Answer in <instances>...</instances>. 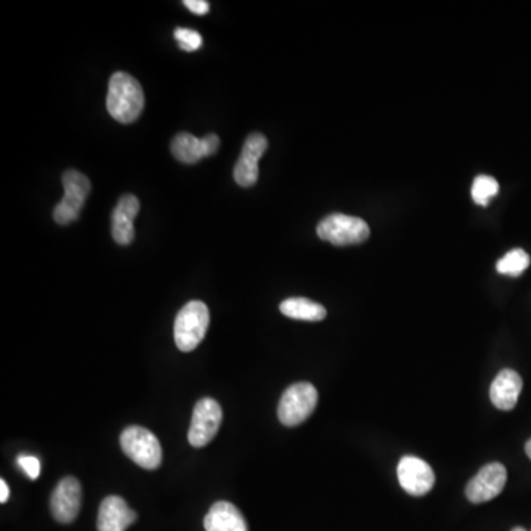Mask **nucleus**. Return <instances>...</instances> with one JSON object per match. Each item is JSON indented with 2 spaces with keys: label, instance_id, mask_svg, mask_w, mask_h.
<instances>
[{
  "label": "nucleus",
  "instance_id": "f03ea898",
  "mask_svg": "<svg viewBox=\"0 0 531 531\" xmlns=\"http://www.w3.org/2000/svg\"><path fill=\"white\" fill-rule=\"evenodd\" d=\"M210 325V312L206 303L194 300L180 309L175 321V342L178 349L189 353L203 342Z\"/></svg>",
  "mask_w": 531,
  "mask_h": 531
},
{
  "label": "nucleus",
  "instance_id": "1a4fd4ad",
  "mask_svg": "<svg viewBox=\"0 0 531 531\" xmlns=\"http://www.w3.org/2000/svg\"><path fill=\"white\" fill-rule=\"evenodd\" d=\"M397 477L403 490L412 496L427 495L436 484L431 467L417 456L401 458L397 467Z\"/></svg>",
  "mask_w": 531,
  "mask_h": 531
},
{
  "label": "nucleus",
  "instance_id": "f8f14e48",
  "mask_svg": "<svg viewBox=\"0 0 531 531\" xmlns=\"http://www.w3.org/2000/svg\"><path fill=\"white\" fill-rule=\"evenodd\" d=\"M136 518V512L131 511L123 497L108 496L98 512V531H126Z\"/></svg>",
  "mask_w": 531,
  "mask_h": 531
},
{
  "label": "nucleus",
  "instance_id": "39448f33",
  "mask_svg": "<svg viewBox=\"0 0 531 531\" xmlns=\"http://www.w3.org/2000/svg\"><path fill=\"white\" fill-rule=\"evenodd\" d=\"M369 234L371 230L365 220L340 213L326 216L317 225V237L338 246L362 244L369 238Z\"/></svg>",
  "mask_w": 531,
  "mask_h": 531
},
{
  "label": "nucleus",
  "instance_id": "393cba45",
  "mask_svg": "<svg viewBox=\"0 0 531 531\" xmlns=\"http://www.w3.org/2000/svg\"><path fill=\"white\" fill-rule=\"evenodd\" d=\"M526 453H527L528 458L531 459V439L526 444Z\"/></svg>",
  "mask_w": 531,
  "mask_h": 531
},
{
  "label": "nucleus",
  "instance_id": "f257e3e1",
  "mask_svg": "<svg viewBox=\"0 0 531 531\" xmlns=\"http://www.w3.org/2000/svg\"><path fill=\"white\" fill-rule=\"evenodd\" d=\"M145 107V96L140 82L127 72L112 74L108 86L107 108L119 123L130 124L140 119Z\"/></svg>",
  "mask_w": 531,
  "mask_h": 531
},
{
  "label": "nucleus",
  "instance_id": "5701e85b",
  "mask_svg": "<svg viewBox=\"0 0 531 531\" xmlns=\"http://www.w3.org/2000/svg\"><path fill=\"white\" fill-rule=\"evenodd\" d=\"M183 5L197 15H206L210 11V4L206 0H185Z\"/></svg>",
  "mask_w": 531,
  "mask_h": 531
},
{
  "label": "nucleus",
  "instance_id": "2eb2a0df",
  "mask_svg": "<svg viewBox=\"0 0 531 531\" xmlns=\"http://www.w3.org/2000/svg\"><path fill=\"white\" fill-rule=\"evenodd\" d=\"M206 531H248L246 518L235 505L216 502L204 518Z\"/></svg>",
  "mask_w": 531,
  "mask_h": 531
},
{
  "label": "nucleus",
  "instance_id": "6e6552de",
  "mask_svg": "<svg viewBox=\"0 0 531 531\" xmlns=\"http://www.w3.org/2000/svg\"><path fill=\"white\" fill-rule=\"evenodd\" d=\"M507 468L499 462L486 465L465 488V495L471 504H484L499 496L507 484Z\"/></svg>",
  "mask_w": 531,
  "mask_h": 531
},
{
  "label": "nucleus",
  "instance_id": "f3484780",
  "mask_svg": "<svg viewBox=\"0 0 531 531\" xmlns=\"http://www.w3.org/2000/svg\"><path fill=\"white\" fill-rule=\"evenodd\" d=\"M171 152L180 163L195 164L204 159L203 143L190 133H179L171 142Z\"/></svg>",
  "mask_w": 531,
  "mask_h": 531
},
{
  "label": "nucleus",
  "instance_id": "423d86ee",
  "mask_svg": "<svg viewBox=\"0 0 531 531\" xmlns=\"http://www.w3.org/2000/svg\"><path fill=\"white\" fill-rule=\"evenodd\" d=\"M63 198L56 204L53 210V218L58 225H70L79 217L83 208L89 192L91 180L83 173L77 170H68L63 175Z\"/></svg>",
  "mask_w": 531,
  "mask_h": 531
},
{
  "label": "nucleus",
  "instance_id": "a878e982",
  "mask_svg": "<svg viewBox=\"0 0 531 531\" xmlns=\"http://www.w3.org/2000/svg\"><path fill=\"white\" fill-rule=\"evenodd\" d=\"M512 531H527V530H526V528H523V527H516V528H512Z\"/></svg>",
  "mask_w": 531,
  "mask_h": 531
},
{
  "label": "nucleus",
  "instance_id": "9b49d317",
  "mask_svg": "<svg viewBox=\"0 0 531 531\" xmlns=\"http://www.w3.org/2000/svg\"><path fill=\"white\" fill-rule=\"evenodd\" d=\"M267 150V140L262 133H253L242 147L241 157L234 169L235 182L239 187L250 188L258 179V159Z\"/></svg>",
  "mask_w": 531,
  "mask_h": 531
},
{
  "label": "nucleus",
  "instance_id": "4468645a",
  "mask_svg": "<svg viewBox=\"0 0 531 531\" xmlns=\"http://www.w3.org/2000/svg\"><path fill=\"white\" fill-rule=\"evenodd\" d=\"M523 380L512 369H504L490 385V401L500 410H512L518 403Z\"/></svg>",
  "mask_w": 531,
  "mask_h": 531
},
{
  "label": "nucleus",
  "instance_id": "dca6fc26",
  "mask_svg": "<svg viewBox=\"0 0 531 531\" xmlns=\"http://www.w3.org/2000/svg\"><path fill=\"white\" fill-rule=\"evenodd\" d=\"M282 314L291 319L305 322L323 321L326 317V309L319 303L312 302L309 298H286L279 305Z\"/></svg>",
  "mask_w": 531,
  "mask_h": 531
},
{
  "label": "nucleus",
  "instance_id": "a211bd4d",
  "mask_svg": "<svg viewBox=\"0 0 531 531\" xmlns=\"http://www.w3.org/2000/svg\"><path fill=\"white\" fill-rule=\"evenodd\" d=\"M530 266V256L521 248L509 251L505 254L504 257L500 258L496 269L502 275L512 276V278H518L521 275L528 269Z\"/></svg>",
  "mask_w": 531,
  "mask_h": 531
},
{
  "label": "nucleus",
  "instance_id": "6ab92c4d",
  "mask_svg": "<svg viewBox=\"0 0 531 531\" xmlns=\"http://www.w3.org/2000/svg\"><path fill=\"white\" fill-rule=\"evenodd\" d=\"M497 192H499V183L492 176H477L476 180L472 183V199L478 206H488Z\"/></svg>",
  "mask_w": 531,
  "mask_h": 531
},
{
  "label": "nucleus",
  "instance_id": "412c9836",
  "mask_svg": "<svg viewBox=\"0 0 531 531\" xmlns=\"http://www.w3.org/2000/svg\"><path fill=\"white\" fill-rule=\"evenodd\" d=\"M18 465H20L21 469L27 474L32 480H37L40 476V460L37 459L36 456L32 455H21L18 458Z\"/></svg>",
  "mask_w": 531,
  "mask_h": 531
},
{
  "label": "nucleus",
  "instance_id": "aec40b11",
  "mask_svg": "<svg viewBox=\"0 0 531 531\" xmlns=\"http://www.w3.org/2000/svg\"><path fill=\"white\" fill-rule=\"evenodd\" d=\"M175 37L179 42V46L185 52L198 51L203 44L201 34L195 30H189V28H178L175 32Z\"/></svg>",
  "mask_w": 531,
  "mask_h": 531
},
{
  "label": "nucleus",
  "instance_id": "9d476101",
  "mask_svg": "<svg viewBox=\"0 0 531 531\" xmlns=\"http://www.w3.org/2000/svg\"><path fill=\"white\" fill-rule=\"evenodd\" d=\"M82 507V486L74 477H65L51 496L52 516L60 523H72Z\"/></svg>",
  "mask_w": 531,
  "mask_h": 531
},
{
  "label": "nucleus",
  "instance_id": "b1692460",
  "mask_svg": "<svg viewBox=\"0 0 531 531\" xmlns=\"http://www.w3.org/2000/svg\"><path fill=\"white\" fill-rule=\"evenodd\" d=\"M9 499V486L6 481H0V502L5 504Z\"/></svg>",
  "mask_w": 531,
  "mask_h": 531
},
{
  "label": "nucleus",
  "instance_id": "0eeeda50",
  "mask_svg": "<svg viewBox=\"0 0 531 531\" xmlns=\"http://www.w3.org/2000/svg\"><path fill=\"white\" fill-rule=\"evenodd\" d=\"M223 412L217 401L211 397H204L195 405L190 420L188 440L194 448H204L217 434L222 425Z\"/></svg>",
  "mask_w": 531,
  "mask_h": 531
},
{
  "label": "nucleus",
  "instance_id": "20e7f679",
  "mask_svg": "<svg viewBox=\"0 0 531 531\" xmlns=\"http://www.w3.org/2000/svg\"><path fill=\"white\" fill-rule=\"evenodd\" d=\"M317 390L310 382H297L282 394L278 406V418L286 427L303 424L314 412L317 406Z\"/></svg>",
  "mask_w": 531,
  "mask_h": 531
},
{
  "label": "nucleus",
  "instance_id": "ddd939ff",
  "mask_svg": "<svg viewBox=\"0 0 531 531\" xmlns=\"http://www.w3.org/2000/svg\"><path fill=\"white\" fill-rule=\"evenodd\" d=\"M140 199L135 195H123L112 215V238L120 246H129L135 238L133 220L140 213Z\"/></svg>",
  "mask_w": 531,
  "mask_h": 531
},
{
  "label": "nucleus",
  "instance_id": "4be33fe9",
  "mask_svg": "<svg viewBox=\"0 0 531 531\" xmlns=\"http://www.w3.org/2000/svg\"><path fill=\"white\" fill-rule=\"evenodd\" d=\"M201 143H203L204 157H211V155H215L217 152L220 140L215 133H211V135H207L206 138H203Z\"/></svg>",
  "mask_w": 531,
  "mask_h": 531
},
{
  "label": "nucleus",
  "instance_id": "7ed1b4c3",
  "mask_svg": "<svg viewBox=\"0 0 531 531\" xmlns=\"http://www.w3.org/2000/svg\"><path fill=\"white\" fill-rule=\"evenodd\" d=\"M120 446L124 455L143 469H157L163 460V449L154 432L131 425L120 436Z\"/></svg>",
  "mask_w": 531,
  "mask_h": 531
}]
</instances>
